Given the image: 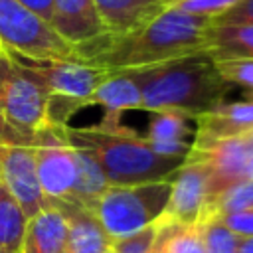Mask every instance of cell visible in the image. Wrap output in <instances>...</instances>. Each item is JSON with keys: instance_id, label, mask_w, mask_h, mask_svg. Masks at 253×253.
I'll list each match as a JSON object with an SVG mask.
<instances>
[{"instance_id": "obj_31", "label": "cell", "mask_w": 253, "mask_h": 253, "mask_svg": "<svg viewBox=\"0 0 253 253\" xmlns=\"http://www.w3.org/2000/svg\"><path fill=\"white\" fill-rule=\"evenodd\" d=\"M237 253H253V237H243Z\"/></svg>"}, {"instance_id": "obj_27", "label": "cell", "mask_w": 253, "mask_h": 253, "mask_svg": "<svg viewBox=\"0 0 253 253\" xmlns=\"http://www.w3.org/2000/svg\"><path fill=\"white\" fill-rule=\"evenodd\" d=\"M156 225H150L134 235L113 241V253H152L156 239Z\"/></svg>"}, {"instance_id": "obj_15", "label": "cell", "mask_w": 253, "mask_h": 253, "mask_svg": "<svg viewBox=\"0 0 253 253\" xmlns=\"http://www.w3.org/2000/svg\"><path fill=\"white\" fill-rule=\"evenodd\" d=\"M87 105H101L107 111V117L99 126L105 130H115L121 126L115 123V119L125 111L142 109V99L140 89L130 75L111 73L87 99Z\"/></svg>"}, {"instance_id": "obj_24", "label": "cell", "mask_w": 253, "mask_h": 253, "mask_svg": "<svg viewBox=\"0 0 253 253\" xmlns=\"http://www.w3.org/2000/svg\"><path fill=\"white\" fill-rule=\"evenodd\" d=\"M221 77L229 85H237L253 95V57L215 59Z\"/></svg>"}, {"instance_id": "obj_29", "label": "cell", "mask_w": 253, "mask_h": 253, "mask_svg": "<svg viewBox=\"0 0 253 253\" xmlns=\"http://www.w3.org/2000/svg\"><path fill=\"white\" fill-rule=\"evenodd\" d=\"M211 24H253V0H239L225 14L213 18Z\"/></svg>"}, {"instance_id": "obj_22", "label": "cell", "mask_w": 253, "mask_h": 253, "mask_svg": "<svg viewBox=\"0 0 253 253\" xmlns=\"http://www.w3.org/2000/svg\"><path fill=\"white\" fill-rule=\"evenodd\" d=\"M198 225H200V233H202L206 253H237L241 237L235 235L221 221L219 215L208 217Z\"/></svg>"}, {"instance_id": "obj_33", "label": "cell", "mask_w": 253, "mask_h": 253, "mask_svg": "<svg viewBox=\"0 0 253 253\" xmlns=\"http://www.w3.org/2000/svg\"><path fill=\"white\" fill-rule=\"evenodd\" d=\"M0 253H18V251H4V249H0Z\"/></svg>"}, {"instance_id": "obj_5", "label": "cell", "mask_w": 253, "mask_h": 253, "mask_svg": "<svg viewBox=\"0 0 253 253\" xmlns=\"http://www.w3.org/2000/svg\"><path fill=\"white\" fill-rule=\"evenodd\" d=\"M6 51L38 85H42L49 93V97L73 99V101H81L83 105H87V99L111 75L105 69L93 67L79 59L36 57L12 49Z\"/></svg>"}, {"instance_id": "obj_4", "label": "cell", "mask_w": 253, "mask_h": 253, "mask_svg": "<svg viewBox=\"0 0 253 253\" xmlns=\"http://www.w3.org/2000/svg\"><path fill=\"white\" fill-rule=\"evenodd\" d=\"M172 178L134 186H109L93 206V213L117 241L156 225L170 202Z\"/></svg>"}, {"instance_id": "obj_6", "label": "cell", "mask_w": 253, "mask_h": 253, "mask_svg": "<svg viewBox=\"0 0 253 253\" xmlns=\"http://www.w3.org/2000/svg\"><path fill=\"white\" fill-rule=\"evenodd\" d=\"M0 45L36 57L75 59L73 47L18 0H0Z\"/></svg>"}, {"instance_id": "obj_13", "label": "cell", "mask_w": 253, "mask_h": 253, "mask_svg": "<svg viewBox=\"0 0 253 253\" xmlns=\"http://www.w3.org/2000/svg\"><path fill=\"white\" fill-rule=\"evenodd\" d=\"M59 208L67 219V249L65 253H109L113 239L107 235L95 213L73 202H49Z\"/></svg>"}, {"instance_id": "obj_7", "label": "cell", "mask_w": 253, "mask_h": 253, "mask_svg": "<svg viewBox=\"0 0 253 253\" xmlns=\"http://www.w3.org/2000/svg\"><path fill=\"white\" fill-rule=\"evenodd\" d=\"M49 93L38 85L2 47L0 49V111L20 128L38 130L47 125Z\"/></svg>"}, {"instance_id": "obj_10", "label": "cell", "mask_w": 253, "mask_h": 253, "mask_svg": "<svg viewBox=\"0 0 253 253\" xmlns=\"http://www.w3.org/2000/svg\"><path fill=\"white\" fill-rule=\"evenodd\" d=\"M208 217H213L208 174L198 160L186 156L172 176L170 202L160 221L198 225Z\"/></svg>"}, {"instance_id": "obj_34", "label": "cell", "mask_w": 253, "mask_h": 253, "mask_svg": "<svg viewBox=\"0 0 253 253\" xmlns=\"http://www.w3.org/2000/svg\"><path fill=\"white\" fill-rule=\"evenodd\" d=\"M0 49H2V45H0Z\"/></svg>"}, {"instance_id": "obj_26", "label": "cell", "mask_w": 253, "mask_h": 253, "mask_svg": "<svg viewBox=\"0 0 253 253\" xmlns=\"http://www.w3.org/2000/svg\"><path fill=\"white\" fill-rule=\"evenodd\" d=\"M38 130L20 128L0 111V146H34L36 148L40 142Z\"/></svg>"}, {"instance_id": "obj_8", "label": "cell", "mask_w": 253, "mask_h": 253, "mask_svg": "<svg viewBox=\"0 0 253 253\" xmlns=\"http://www.w3.org/2000/svg\"><path fill=\"white\" fill-rule=\"evenodd\" d=\"M36 146V168L42 192L47 202L67 200L75 188L79 160L77 152L65 140V125H43Z\"/></svg>"}, {"instance_id": "obj_21", "label": "cell", "mask_w": 253, "mask_h": 253, "mask_svg": "<svg viewBox=\"0 0 253 253\" xmlns=\"http://www.w3.org/2000/svg\"><path fill=\"white\" fill-rule=\"evenodd\" d=\"M26 223L28 217L24 215L20 204L0 180V249L20 253Z\"/></svg>"}, {"instance_id": "obj_9", "label": "cell", "mask_w": 253, "mask_h": 253, "mask_svg": "<svg viewBox=\"0 0 253 253\" xmlns=\"http://www.w3.org/2000/svg\"><path fill=\"white\" fill-rule=\"evenodd\" d=\"M188 158L198 160L208 174L211 211L215 198L223 190L249 178V146L245 134L229 138L196 136Z\"/></svg>"}, {"instance_id": "obj_16", "label": "cell", "mask_w": 253, "mask_h": 253, "mask_svg": "<svg viewBox=\"0 0 253 253\" xmlns=\"http://www.w3.org/2000/svg\"><path fill=\"white\" fill-rule=\"evenodd\" d=\"M107 32L123 34L156 18L166 6L162 0H93Z\"/></svg>"}, {"instance_id": "obj_18", "label": "cell", "mask_w": 253, "mask_h": 253, "mask_svg": "<svg viewBox=\"0 0 253 253\" xmlns=\"http://www.w3.org/2000/svg\"><path fill=\"white\" fill-rule=\"evenodd\" d=\"M198 132L196 117L180 111H154L150 113L146 140L164 144H194Z\"/></svg>"}, {"instance_id": "obj_17", "label": "cell", "mask_w": 253, "mask_h": 253, "mask_svg": "<svg viewBox=\"0 0 253 253\" xmlns=\"http://www.w3.org/2000/svg\"><path fill=\"white\" fill-rule=\"evenodd\" d=\"M206 47L213 59L253 57V24H210Z\"/></svg>"}, {"instance_id": "obj_19", "label": "cell", "mask_w": 253, "mask_h": 253, "mask_svg": "<svg viewBox=\"0 0 253 253\" xmlns=\"http://www.w3.org/2000/svg\"><path fill=\"white\" fill-rule=\"evenodd\" d=\"M152 253H206L200 225L158 221Z\"/></svg>"}, {"instance_id": "obj_3", "label": "cell", "mask_w": 253, "mask_h": 253, "mask_svg": "<svg viewBox=\"0 0 253 253\" xmlns=\"http://www.w3.org/2000/svg\"><path fill=\"white\" fill-rule=\"evenodd\" d=\"M65 140L99 164L109 186H134L166 180L172 178L186 160L158 154L144 136L125 130L123 126L105 130L101 126L77 128L65 125Z\"/></svg>"}, {"instance_id": "obj_11", "label": "cell", "mask_w": 253, "mask_h": 253, "mask_svg": "<svg viewBox=\"0 0 253 253\" xmlns=\"http://www.w3.org/2000/svg\"><path fill=\"white\" fill-rule=\"evenodd\" d=\"M0 180L28 219L49 206L40 186L34 146H0Z\"/></svg>"}, {"instance_id": "obj_14", "label": "cell", "mask_w": 253, "mask_h": 253, "mask_svg": "<svg viewBox=\"0 0 253 253\" xmlns=\"http://www.w3.org/2000/svg\"><path fill=\"white\" fill-rule=\"evenodd\" d=\"M67 219L59 208L47 206L28 219L20 253H65L67 249Z\"/></svg>"}, {"instance_id": "obj_23", "label": "cell", "mask_w": 253, "mask_h": 253, "mask_svg": "<svg viewBox=\"0 0 253 253\" xmlns=\"http://www.w3.org/2000/svg\"><path fill=\"white\" fill-rule=\"evenodd\" d=\"M253 210V178L241 180L223 190L213 202V215Z\"/></svg>"}, {"instance_id": "obj_28", "label": "cell", "mask_w": 253, "mask_h": 253, "mask_svg": "<svg viewBox=\"0 0 253 253\" xmlns=\"http://www.w3.org/2000/svg\"><path fill=\"white\" fill-rule=\"evenodd\" d=\"M221 221L241 239L243 237H253V210L245 211H235V213H223L219 215Z\"/></svg>"}, {"instance_id": "obj_2", "label": "cell", "mask_w": 253, "mask_h": 253, "mask_svg": "<svg viewBox=\"0 0 253 253\" xmlns=\"http://www.w3.org/2000/svg\"><path fill=\"white\" fill-rule=\"evenodd\" d=\"M140 89L142 109L206 115L225 103L231 85L221 77L210 51H196L156 65L121 71Z\"/></svg>"}, {"instance_id": "obj_30", "label": "cell", "mask_w": 253, "mask_h": 253, "mask_svg": "<svg viewBox=\"0 0 253 253\" xmlns=\"http://www.w3.org/2000/svg\"><path fill=\"white\" fill-rule=\"evenodd\" d=\"M22 6H26L30 12H34L36 16H40L43 22L49 24L51 20V8H53V0H18Z\"/></svg>"}, {"instance_id": "obj_25", "label": "cell", "mask_w": 253, "mask_h": 253, "mask_svg": "<svg viewBox=\"0 0 253 253\" xmlns=\"http://www.w3.org/2000/svg\"><path fill=\"white\" fill-rule=\"evenodd\" d=\"M239 0H178L168 8H178L186 14L204 16V18H217L225 14L229 8H233Z\"/></svg>"}, {"instance_id": "obj_12", "label": "cell", "mask_w": 253, "mask_h": 253, "mask_svg": "<svg viewBox=\"0 0 253 253\" xmlns=\"http://www.w3.org/2000/svg\"><path fill=\"white\" fill-rule=\"evenodd\" d=\"M49 26L71 47L107 32L93 0H53Z\"/></svg>"}, {"instance_id": "obj_32", "label": "cell", "mask_w": 253, "mask_h": 253, "mask_svg": "<svg viewBox=\"0 0 253 253\" xmlns=\"http://www.w3.org/2000/svg\"><path fill=\"white\" fill-rule=\"evenodd\" d=\"M162 2H164V6L168 8V6H172V4H174V2H178V0H162Z\"/></svg>"}, {"instance_id": "obj_20", "label": "cell", "mask_w": 253, "mask_h": 253, "mask_svg": "<svg viewBox=\"0 0 253 253\" xmlns=\"http://www.w3.org/2000/svg\"><path fill=\"white\" fill-rule=\"evenodd\" d=\"M75 152H77V160H79L77 182H75L71 196L67 200H61V202H73L81 208L93 210L99 196L109 188V182H107L103 170L99 168V164L89 154H85L81 150H75Z\"/></svg>"}, {"instance_id": "obj_1", "label": "cell", "mask_w": 253, "mask_h": 253, "mask_svg": "<svg viewBox=\"0 0 253 253\" xmlns=\"http://www.w3.org/2000/svg\"><path fill=\"white\" fill-rule=\"evenodd\" d=\"M211 18L164 8L150 22L123 32H105L89 42L73 45L75 59L107 73H121L156 65L196 51H208L206 30Z\"/></svg>"}]
</instances>
